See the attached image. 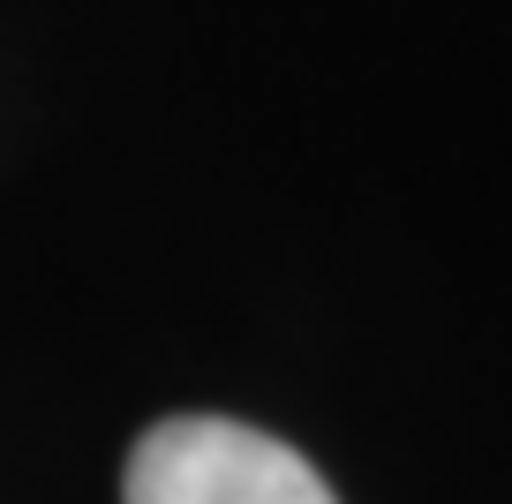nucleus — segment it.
Segmentation results:
<instances>
[{
  "label": "nucleus",
  "instance_id": "f257e3e1",
  "mask_svg": "<svg viewBox=\"0 0 512 504\" xmlns=\"http://www.w3.org/2000/svg\"><path fill=\"white\" fill-rule=\"evenodd\" d=\"M128 504H339L294 444L226 414H174L128 452Z\"/></svg>",
  "mask_w": 512,
  "mask_h": 504
}]
</instances>
